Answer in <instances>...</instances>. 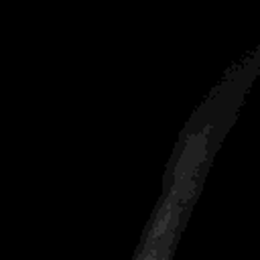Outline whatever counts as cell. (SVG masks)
Returning <instances> with one entry per match:
<instances>
[{"label":"cell","instance_id":"cell-1","mask_svg":"<svg viewBox=\"0 0 260 260\" xmlns=\"http://www.w3.org/2000/svg\"><path fill=\"white\" fill-rule=\"evenodd\" d=\"M260 75V43L236 59L183 124L132 260H173L225 136Z\"/></svg>","mask_w":260,"mask_h":260},{"label":"cell","instance_id":"cell-2","mask_svg":"<svg viewBox=\"0 0 260 260\" xmlns=\"http://www.w3.org/2000/svg\"><path fill=\"white\" fill-rule=\"evenodd\" d=\"M258 148H260V140H258Z\"/></svg>","mask_w":260,"mask_h":260}]
</instances>
